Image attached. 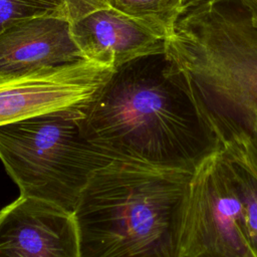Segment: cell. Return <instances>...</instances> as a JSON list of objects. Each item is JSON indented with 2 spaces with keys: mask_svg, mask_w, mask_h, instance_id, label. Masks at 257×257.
I'll return each instance as SVG.
<instances>
[{
  "mask_svg": "<svg viewBox=\"0 0 257 257\" xmlns=\"http://www.w3.org/2000/svg\"><path fill=\"white\" fill-rule=\"evenodd\" d=\"M230 142L237 143L251 164L257 169V118L249 131L244 133L238 139Z\"/></svg>",
  "mask_w": 257,
  "mask_h": 257,
  "instance_id": "5bb4252c",
  "label": "cell"
},
{
  "mask_svg": "<svg viewBox=\"0 0 257 257\" xmlns=\"http://www.w3.org/2000/svg\"><path fill=\"white\" fill-rule=\"evenodd\" d=\"M165 54L224 144L252 127L257 118V28L239 0H186Z\"/></svg>",
  "mask_w": 257,
  "mask_h": 257,
  "instance_id": "7a4b0ae2",
  "label": "cell"
},
{
  "mask_svg": "<svg viewBox=\"0 0 257 257\" xmlns=\"http://www.w3.org/2000/svg\"><path fill=\"white\" fill-rule=\"evenodd\" d=\"M60 9L61 15L68 20L73 21L75 19L84 16L85 14L108 6L107 0H52Z\"/></svg>",
  "mask_w": 257,
  "mask_h": 257,
  "instance_id": "4fadbf2b",
  "label": "cell"
},
{
  "mask_svg": "<svg viewBox=\"0 0 257 257\" xmlns=\"http://www.w3.org/2000/svg\"><path fill=\"white\" fill-rule=\"evenodd\" d=\"M79 118L80 110H62L0 126V160L22 196L73 213L93 175L113 161L85 137Z\"/></svg>",
  "mask_w": 257,
  "mask_h": 257,
  "instance_id": "277c9868",
  "label": "cell"
},
{
  "mask_svg": "<svg viewBox=\"0 0 257 257\" xmlns=\"http://www.w3.org/2000/svg\"><path fill=\"white\" fill-rule=\"evenodd\" d=\"M194 172L113 160L73 212L79 257H180Z\"/></svg>",
  "mask_w": 257,
  "mask_h": 257,
  "instance_id": "3957f363",
  "label": "cell"
},
{
  "mask_svg": "<svg viewBox=\"0 0 257 257\" xmlns=\"http://www.w3.org/2000/svg\"><path fill=\"white\" fill-rule=\"evenodd\" d=\"M171 0H107L110 7L125 15L140 20L149 21L161 15Z\"/></svg>",
  "mask_w": 257,
  "mask_h": 257,
  "instance_id": "7c38bea8",
  "label": "cell"
},
{
  "mask_svg": "<svg viewBox=\"0 0 257 257\" xmlns=\"http://www.w3.org/2000/svg\"><path fill=\"white\" fill-rule=\"evenodd\" d=\"M113 68L88 59L0 75V126L40 114L81 110Z\"/></svg>",
  "mask_w": 257,
  "mask_h": 257,
  "instance_id": "8992f818",
  "label": "cell"
},
{
  "mask_svg": "<svg viewBox=\"0 0 257 257\" xmlns=\"http://www.w3.org/2000/svg\"><path fill=\"white\" fill-rule=\"evenodd\" d=\"M221 154L242 201L248 240L257 257V169L235 142L225 143Z\"/></svg>",
  "mask_w": 257,
  "mask_h": 257,
  "instance_id": "30bf717a",
  "label": "cell"
},
{
  "mask_svg": "<svg viewBox=\"0 0 257 257\" xmlns=\"http://www.w3.org/2000/svg\"><path fill=\"white\" fill-rule=\"evenodd\" d=\"M51 14L61 15L52 0H0V33L22 20Z\"/></svg>",
  "mask_w": 257,
  "mask_h": 257,
  "instance_id": "8fae6325",
  "label": "cell"
},
{
  "mask_svg": "<svg viewBox=\"0 0 257 257\" xmlns=\"http://www.w3.org/2000/svg\"><path fill=\"white\" fill-rule=\"evenodd\" d=\"M249 14L252 24L257 28V0H239Z\"/></svg>",
  "mask_w": 257,
  "mask_h": 257,
  "instance_id": "9a60e30c",
  "label": "cell"
},
{
  "mask_svg": "<svg viewBox=\"0 0 257 257\" xmlns=\"http://www.w3.org/2000/svg\"><path fill=\"white\" fill-rule=\"evenodd\" d=\"M84 59L59 14L22 20L0 33V75L59 66Z\"/></svg>",
  "mask_w": 257,
  "mask_h": 257,
  "instance_id": "9c48e42d",
  "label": "cell"
},
{
  "mask_svg": "<svg viewBox=\"0 0 257 257\" xmlns=\"http://www.w3.org/2000/svg\"><path fill=\"white\" fill-rule=\"evenodd\" d=\"M0 257H79L74 214L20 195L0 211Z\"/></svg>",
  "mask_w": 257,
  "mask_h": 257,
  "instance_id": "52a82bcc",
  "label": "cell"
},
{
  "mask_svg": "<svg viewBox=\"0 0 257 257\" xmlns=\"http://www.w3.org/2000/svg\"><path fill=\"white\" fill-rule=\"evenodd\" d=\"M180 257H255L244 208L221 151L194 172Z\"/></svg>",
  "mask_w": 257,
  "mask_h": 257,
  "instance_id": "5b68a950",
  "label": "cell"
},
{
  "mask_svg": "<svg viewBox=\"0 0 257 257\" xmlns=\"http://www.w3.org/2000/svg\"><path fill=\"white\" fill-rule=\"evenodd\" d=\"M85 137L112 160L195 172L224 146L165 52L113 68L80 110Z\"/></svg>",
  "mask_w": 257,
  "mask_h": 257,
  "instance_id": "6da1fadb",
  "label": "cell"
},
{
  "mask_svg": "<svg viewBox=\"0 0 257 257\" xmlns=\"http://www.w3.org/2000/svg\"><path fill=\"white\" fill-rule=\"evenodd\" d=\"M71 34L85 59L111 68L166 49L167 39L109 5L71 21Z\"/></svg>",
  "mask_w": 257,
  "mask_h": 257,
  "instance_id": "ba28073f",
  "label": "cell"
}]
</instances>
